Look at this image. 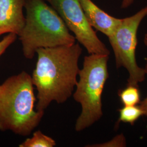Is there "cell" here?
<instances>
[{
  "mask_svg": "<svg viewBox=\"0 0 147 147\" xmlns=\"http://www.w3.org/2000/svg\"><path fill=\"white\" fill-rule=\"evenodd\" d=\"M82 53L79 42L37 50V63L31 75L37 90L36 110L45 111L53 101L63 104L71 97L78 82Z\"/></svg>",
  "mask_w": 147,
  "mask_h": 147,
  "instance_id": "6da1fadb",
  "label": "cell"
},
{
  "mask_svg": "<svg viewBox=\"0 0 147 147\" xmlns=\"http://www.w3.org/2000/svg\"><path fill=\"white\" fill-rule=\"evenodd\" d=\"M34 88L31 75L25 71L0 84L1 131L28 136L38 126L44 111L36 109Z\"/></svg>",
  "mask_w": 147,
  "mask_h": 147,
  "instance_id": "7a4b0ae2",
  "label": "cell"
},
{
  "mask_svg": "<svg viewBox=\"0 0 147 147\" xmlns=\"http://www.w3.org/2000/svg\"><path fill=\"white\" fill-rule=\"evenodd\" d=\"M25 24L18 35L26 59L39 48L71 45L76 42L61 17L44 0H25Z\"/></svg>",
  "mask_w": 147,
  "mask_h": 147,
  "instance_id": "3957f363",
  "label": "cell"
},
{
  "mask_svg": "<svg viewBox=\"0 0 147 147\" xmlns=\"http://www.w3.org/2000/svg\"><path fill=\"white\" fill-rule=\"evenodd\" d=\"M109 55L101 54H89L84 57L73 94L74 99L81 106L75 125L76 132L89 127L103 116L101 97L109 77Z\"/></svg>",
  "mask_w": 147,
  "mask_h": 147,
  "instance_id": "277c9868",
  "label": "cell"
},
{
  "mask_svg": "<svg viewBox=\"0 0 147 147\" xmlns=\"http://www.w3.org/2000/svg\"><path fill=\"white\" fill-rule=\"evenodd\" d=\"M147 16V5L136 14L121 19L115 31L108 37L115 55L117 68L123 67L128 72L127 84L138 86L145 80V69L137 63L136 49L138 30Z\"/></svg>",
  "mask_w": 147,
  "mask_h": 147,
  "instance_id": "5b68a950",
  "label": "cell"
},
{
  "mask_svg": "<svg viewBox=\"0 0 147 147\" xmlns=\"http://www.w3.org/2000/svg\"><path fill=\"white\" fill-rule=\"evenodd\" d=\"M57 11L89 54L110 55V51L90 25L79 0H44Z\"/></svg>",
  "mask_w": 147,
  "mask_h": 147,
  "instance_id": "8992f818",
  "label": "cell"
},
{
  "mask_svg": "<svg viewBox=\"0 0 147 147\" xmlns=\"http://www.w3.org/2000/svg\"><path fill=\"white\" fill-rule=\"evenodd\" d=\"M25 0H0V36L20 33L25 24Z\"/></svg>",
  "mask_w": 147,
  "mask_h": 147,
  "instance_id": "52a82bcc",
  "label": "cell"
},
{
  "mask_svg": "<svg viewBox=\"0 0 147 147\" xmlns=\"http://www.w3.org/2000/svg\"><path fill=\"white\" fill-rule=\"evenodd\" d=\"M90 25L107 38L116 30L121 19L111 16L102 10L92 0H79Z\"/></svg>",
  "mask_w": 147,
  "mask_h": 147,
  "instance_id": "ba28073f",
  "label": "cell"
},
{
  "mask_svg": "<svg viewBox=\"0 0 147 147\" xmlns=\"http://www.w3.org/2000/svg\"><path fill=\"white\" fill-rule=\"evenodd\" d=\"M56 145V141L53 138L45 135L40 130H37L33 134L31 137L27 138L20 144L19 147H53Z\"/></svg>",
  "mask_w": 147,
  "mask_h": 147,
  "instance_id": "9c48e42d",
  "label": "cell"
},
{
  "mask_svg": "<svg viewBox=\"0 0 147 147\" xmlns=\"http://www.w3.org/2000/svg\"><path fill=\"white\" fill-rule=\"evenodd\" d=\"M118 95L124 106L137 105L141 101L138 86L127 84L125 88L119 91Z\"/></svg>",
  "mask_w": 147,
  "mask_h": 147,
  "instance_id": "30bf717a",
  "label": "cell"
},
{
  "mask_svg": "<svg viewBox=\"0 0 147 147\" xmlns=\"http://www.w3.org/2000/svg\"><path fill=\"white\" fill-rule=\"evenodd\" d=\"M119 117L118 121L129 123L133 125L141 116H144V112L140 106H124L119 110Z\"/></svg>",
  "mask_w": 147,
  "mask_h": 147,
  "instance_id": "8fae6325",
  "label": "cell"
},
{
  "mask_svg": "<svg viewBox=\"0 0 147 147\" xmlns=\"http://www.w3.org/2000/svg\"><path fill=\"white\" fill-rule=\"evenodd\" d=\"M126 146V139L125 136L122 134L116 136L112 140L108 142H104L97 144L87 146V147H123Z\"/></svg>",
  "mask_w": 147,
  "mask_h": 147,
  "instance_id": "7c38bea8",
  "label": "cell"
},
{
  "mask_svg": "<svg viewBox=\"0 0 147 147\" xmlns=\"http://www.w3.org/2000/svg\"><path fill=\"white\" fill-rule=\"evenodd\" d=\"M18 36L14 33H8L0 41V57L6 50L15 42Z\"/></svg>",
  "mask_w": 147,
  "mask_h": 147,
  "instance_id": "4fadbf2b",
  "label": "cell"
},
{
  "mask_svg": "<svg viewBox=\"0 0 147 147\" xmlns=\"http://www.w3.org/2000/svg\"><path fill=\"white\" fill-rule=\"evenodd\" d=\"M145 61L146 63L144 69H145L146 74H147V58H145ZM139 106L144 112V116L147 117V96L144 100L142 101H140Z\"/></svg>",
  "mask_w": 147,
  "mask_h": 147,
  "instance_id": "5bb4252c",
  "label": "cell"
},
{
  "mask_svg": "<svg viewBox=\"0 0 147 147\" xmlns=\"http://www.w3.org/2000/svg\"><path fill=\"white\" fill-rule=\"evenodd\" d=\"M134 0H122L121 3V9H126L133 3Z\"/></svg>",
  "mask_w": 147,
  "mask_h": 147,
  "instance_id": "9a60e30c",
  "label": "cell"
},
{
  "mask_svg": "<svg viewBox=\"0 0 147 147\" xmlns=\"http://www.w3.org/2000/svg\"><path fill=\"white\" fill-rule=\"evenodd\" d=\"M144 44L147 46V33L145 34V36H144Z\"/></svg>",
  "mask_w": 147,
  "mask_h": 147,
  "instance_id": "2e32d148",
  "label": "cell"
}]
</instances>
